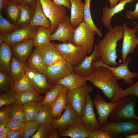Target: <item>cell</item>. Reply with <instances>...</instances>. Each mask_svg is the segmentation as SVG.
Returning <instances> with one entry per match:
<instances>
[{"mask_svg": "<svg viewBox=\"0 0 138 138\" xmlns=\"http://www.w3.org/2000/svg\"><path fill=\"white\" fill-rule=\"evenodd\" d=\"M7 1L6 0H0V10L1 12L3 8L4 5Z\"/></svg>", "mask_w": 138, "mask_h": 138, "instance_id": "6f0895ef", "label": "cell"}, {"mask_svg": "<svg viewBox=\"0 0 138 138\" xmlns=\"http://www.w3.org/2000/svg\"><path fill=\"white\" fill-rule=\"evenodd\" d=\"M5 122L11 130H24L26 125V122L13 120L10 118Z\"/></svg>", "mask_w": 138, "mask_h": 138, "instance_id": "bcb514c9", "label": "cell"}, {"mask_svg": "<svg viewBox=\"0 0 138 138\" xmlns=\"http://www.w3.org/2000/svg\"><path fill=\"white\" fill-rule=\"evenodd\" d=\"M53 119L50 106L42 105L35 120L41 124L51 123Z\"/></svg>", "mask_w": 138, "mask_h": 138, "instance_id": "d590c367", "label": "cell"}, {"mask_svg": "<svg viewBox=\"0 0 138 138\" xmlns=\"http://www.w3.org/2000/svg\"><path fill=\"white\" fill-rule=\"evenodd\" d=\"M23 107V105L16 103L10 105V118L15 120L26 122Z\"/></svg>", "mask_w": 138, "mask_h": 138, "instance_id": "f35d334b", "label": "cell"}, {"mask_svg": "<svg viewBox=\"0 0 138 138\" xmlns=\"http://www.w3.org/2000/svg\"><path fill=\"white\" fill-rule=\"evenodd\" d=\"M93 68L90 75L83 77L87 81L90 82L94 86L101 90L105 96L112 102L119 91L122 89L118 80L105 67L99 66Z\"/></svg>", "mask_w": 138, "mask_h": 138, "instance_id": "6da1fadb", "label": "cell"}, {"mask_svg": "<svg viewBox=\"0 0 138 138\" xmlns=\"http://www.w3.org/2000/svg\"><path fill=\"white\" fill-rule=\"evenodd\" d=\"M94 104L90 94L87 97V101L82 115L80 118L87 130L89 132L97 130L100 125L94 112Z\"/></svg>", "mask_w": 138, "mask_h": 138, "instance_id": "9a60e30c", "label": "cell"}, {"mask_svg": "<svg viewBox=\"0 0 138 138\" xmlns=\"http://www.w3.org/2000/svg\"><path fill=\"white\" fill-rule=\"evenodd\" d=\"M26 63L27 65L46 76L47 66L44 62L37 50L35 49L33 50Z\"/></svg>", "mask_w": 138, "mask_h": 138, "instance_id": "f546056e", "label": "cell"}, {"mask_svg": "<svg viewBox=\"0 0 138 138\" xmlns=\"http://www.w3.org/2000/svg\"><path fill=\"white\" fill-rule=\"evenodd\" d=\"M24 130H10L8 132L7 138H22Z\"/></svg>", "mask_w": 138, "mask_h": 138, "instance_id": "f907efd6", "label": "cell"}, {"mask_svg": "<svg viewBox=\"0 0 138 138\" xmlns=\"http://www.w3.org/2000/svg\"><path fill=\"white\" fill-rule=\"evenodd\" d=\"M131 60V57H129L127 59L125 63H122L118 66H114L105 64L98 60L93 63L92 66L94 67L102 66L107 68L112 72L118 80L122 79L124 83L131 86L134 84L133 78H138V72H132L128 68V65Z\"/></svg>", "mask_w": 138, "mask_h": 138, "instance_id": "9c48e42d", "label": "cell"}, {"mask_svg": "<svg viewBox=\"0 0 138 138\" xmlns=\"http://www.w3.org/2000/svg\"><path fill=\"white\" fill-rule=\"evenodd\" d=\"M71 5L70 21L71 26L76 29L83 22L85 3L82 0H70Z\"/></svg>", "mask_w": 138, "mask_h": 138, "instance_id": "603a6c76", "label": "cell"}, {"mask_svg": "<svg viewBox=\"0 0 138 138\" xmlns=\"http://www.w3.org/2000/svg\"><path fill=\"white\" fill-rule=\"evenodd\" d=\"M38 26L28 25L4 35V42L11 46L26 40L33 39Z\"/></svg>", "mask_w": 138, "mask_h": 138, "instance_id": "4fadbf2b", "label": "cell"}, {"mask_svg": "<svg viewBox=\"0 0 138 138\" xmlns=\"http://www.w3.org/2000/svg\"><path fill=\"white\" fill-rule=\"evenodd\" d=\"M138 97L128 95L121 97L116 102L117 105L109 117V121L135 119L138 120V116L135 112V106Z\"/></svg>", "mask_w": 138, "mask_h": 138, "instance_id": "3957f363", "label": "cell"}, {"mask_svg": "<svg viewBox=\"0 0 138 138\" xmlns=\"http://www.w3.org/2000/svg\"><path fill=\"white\" fill-rule=\"evenodd\" d=\"M20 6L21 10L20 17L15 24L23 27L30 23L34 15L35 7Z\"/></svg>", "mask_w": 138, "mask_h": 138, "instance_id": "d6a6232c", "label": "cell"}, {"mask_svg": "<svg viewBox=\"0 0 138 138\" xmlns=\"http://www.w3.org/2000/svg\"><path fill=\"white\" fill-rule=\"evenodd\" d=\"M130 95L138 97V80L130 87L124 90L122 89L119 91L112 102H116L121 97Z\"/></svg>", "mask_w": 138, "mask_h": 138, "instance_id": "ee69618b", "label": "cell"}, {"mask_svg": "<svg viewBox=\"0 0 138 138\" xmlns=\"http://www.w3.org/2000/svg\"><path fill=\"white\" fill-rule=\"evenodd\" d=\"M56 3L63 6L68 9H71V5L70 0H53Z\"/></svg>", "mask_w": 138, "mask_h": 138, "instance_id": "f5cc1de1", "label": "cell"}, {"mask_svg": "<svg viewBox=\"0 0 138 138\" xmlns=\"http://www.w3.org/2000/svg\"><path fill=\"white\" fill-rule=\"evenodd\" d=\"M65 111L59 118L54 119L51 123L58 132L63 131L80 118L70 105L67 103Z\"/></svg>", "mask_w": 138, "mask_h": 138, "instance_id": "ac0fdd59", "label": "cell"}, {"mask_svg": "<svg viewBox=\"0 0 138 138\" xmlns=\"http://www.w3.org/2000/svg\"><path fill=\"white\" fill-rule=\"evenodd\" d=\"M10 108L9 105L0 108V122H5L10 118Z\"/></svg>", "mask_w": 138, "mask_h": 138, "instance_id": "681fc988", "label": "cell"}, {"mask_svg": "<svg viewBox=\"0 0 138 138\" xmlns=\"http://www.w3.org/2000/svg\"><path fill=\"white\" fill-rule=\"evenodd\" d=\"M90 1L91 0H85L83 22L90 30L95 31L98 37L101 38L102 36V31L95 25L91 16L90 9Z\"/></svg>", "mask_w": 138, "mask_h": 138, "instance_id": "1f68e13d", "label": "cell"}, {"mask_svg": "<svg viewBox=\"0 0 138 138\" xmlns=\"http://www.w3.org/2000/svg\"><path fill=\"white\" fill-rule=\"evenodd\" d=\"M12 56L11 46L4 42L0 45V71L10 75Z\"/></svg>", "mask_w": 138, "mask_h": 138, "instance_id": "d4e9b609", "label": "cell"}, {"mask_svg": "<svg viewBox=\"0 0 138 138\" xmlns=\"http://www.w3.org/2000/svg\"><path fill=\"white\" fill-rule=\"evenodd\" d=\"M124 33L121 50L122 63L126 62L130 53L133 52L138 45V37L136 35V29H131L126 24L123 25Z\"/></svg>", "mask_w": 138, "mask_h": 138, "instance_id": "7c38bea8", "label": "cell"}, {"mask_svg": "<svg viewBox=\"0 0 138 138\" xmlns=\"http://www.w3.org/2000/svg\"><path fill=\"white\" fill-rule=\"evenodd\" d=\"M63 87L61 85L54 84L46 92L44 99L41 102L42 104L51 105L59 95Z\"/></svg>", "mask_w": 138, "mask_h": 138, "instance_id": "e575fe53", "label": "cell"}, {"mask_svg": "<svg viewBox=\"0 0 138 138\" xmlns=\"http://www.w3.org/2000/svg\"><path fill=\"white\" fill-rule=\"evenodd\" d=\"M96 34L83 22L75 29L72 43L76 46L81 47L88 55L90 54L93 49Z\"/></svg>", "mask_w": 138, "mask_h": 138, "instance_id": "ba28073f", "label": "cell"}, {"mask_svg": "<svg viewBox=\"0 0 138 138\" xmlns=\"http://www.w3.org/2000/svg\"><path fill=\"white\" fill-rule=\"evenodd\" d=\"M125 16L128 19H134L138 18V2L135 4V9L134 11H130L127 10L126 11Z\"/></svg>", "mask_w": 138, "mask_h": 138, "instance_id": "816d5d0a", "label": "cell"}, {"mask_svg": "<svg viewBox=\"0 0 138 138\" xmlns=\"http://www.w3.org/2000/svg\"><path fill=\"white\" fill-rule=\"evenodd\" d=\"M26 70L34 90L40 95L45 93L54 84L49 82L45 76L27 65Z\"/></svg>", "mask_w": 138, "mask_h": 138, "instance_id": "5bb4252c", "label": "cell"}, {"mask_svg": "<svg viewBox=\"0 0 138 138\" xmlns=\"http://www.w3.org/2000/svg\"><path fill=\"white\" fill-rule=\"evenodd\" d=\"M53 33L51 29L39 26L33 39L35 49L38 50L50 41Z\"/></svg>", "mask_w": 138, "mask_h": 138, "instance_id": "83f0119b", "label": "cell"}, {"mask_svg": "<svg viewBox=\"0 0 138 138\" xmlns=\"http://www.w3.org/2000/svg\"><path fill=\"white\" fill-rule=\"evenodd\" d=\"M60 137L88 138L89 132L86 129L80 118L74 122L65 130L58 132Z\"/></svg>", "mask_w": 138, "mask_h": 138, "instance_id": "ffe728a7", "label": "cell"}, {"mask_svg": "<svg viewBox=\"0 0 138 138\" xmlns=\"http://www.w3.org/2000/svg\"><path fill=\"white\" fill-rule=\"evenodd\" d=\"M60 138L57 130L54 128L53 130L50 138Z\"/></svg>", "mask_w": 138, "mask_h": 138, "instance_id": "11a10c76", "label": "cell"}, {"mask_svg": "<svg viewBox=\"0 0 138 138\" xmlns=\"http://www.w3.org/2000/svg\"><path fill=\"white\" fill-rule=\"evenodd\" d=\"M87 80L82 76L73 72L64 78L59 80L54 84H57L66 87L68 90H71L87 85Z\"/></svg>", "mask_w": 138, "mask_h": 138, "instance_id": "cb8c5ba5", "label": "cell"}, {"mask_svg": "<svg viewBox=\"0 0 138 138\" xmlns=\"http://www.w3.org/2000/svg\"><path fill=\"white\" fill-rule=\"evenodd\" d=\"M137 0H121L116 5L111 8L107 6H104L102 9L103 14L101 20L106 28L109 30L112 27L111 24L112 18L115 14L123 10L126 4Z\"/></svg>", "mask_w": 138, "mask_h": 138, "instance_id": "44dd1931", "label": "cell"}, {"mask_svg": "<svg viewBox=\"0 0 138 138\" xmlns=\"http://www.w3.org/2000/svg\"><path fill=\"white\" fill-rule=\"evenodd\" d=\"M67 90V88L63 86L59 95L50 105L54 119L59 118L62 111L65 109L67 104L66 94Z\"/></svg>", "mask_w": 138, "mask_h": 138, "instance_id": "4316f807", "label": "cell"}, {"mask_svg": "<svg viewBox=\"0 0 138 138\" xmlns=\"http://www.w3.org/2000/svg\"><path fill=\"white\" fill-rule=\"evenodd\" d=\"M75 30L71 25L70 18L67 16L51 34L50 41H58L63 43H72Z\"/></svg>", "mask_w": 138, "mask_h": 138, "instance_id": "e0dca14e", "label": "cell"}, {"mask_svg": "<svg viewBox=\"0 0 138 138\" xmlns=\"http://www.w3.org/2000/svg\"><path fill=\"white\" fill-rule=\"evenodd\" d=\"M133 28L136 29L138 30V23L136 24L134 26Z\"/></svg>", "mask_w": 138, "mask_h": 138, "instance_id": "6125c7cd", "label": "cell"}, {"mask_svg": "<svg viewBox=\"0 0 138 138\" xmlns=\"http://www.w3.org/2000/svg\"><path fill=\"white\" fill-rule=\"evenodd\" d=\"M93 101L97 111L98 120L100 126L106 124L109 122L110 115L116 106L117 102H107L99 94L95 96Z\"/></svg>", "mask_w": 138, "mask_h": 138, "instance_id": "30bf717a", "label": "cell"}, {"mask_svg": "<svg viewBox=\"0 0 138 138\" xmlns=\"http://www.w3.org/2000/svg\"><path fill=\"white\" fill-rule=\"evenodd\" d=\"M18 97V92L12 89L0 95V108L2 106L9 105L16 103Z\"/></svg>", "mask_w": 138, "mask_h": 138, "instance_id": "b9f144b4", "label": "cell"}, {"mask_svg": "<svg viewBox=\"0 0 138 138\" xmlns=\"http://www.w3.org/2000/svg\"><path fill=\"white\" fill-rule=\"evenodd\" d=\"M24 131L23 138H30L39 128L41 124L35 120L28 121L26 122Z\"/></svg>", "mask_w": 138, "mask_h": 138, "instance_id": "f6af8a7d", "label": "cell"}, {"mask_svg": "<svg viewBox=\"0 0 138 138\" xmlns=\"http://www.w3.org/2000/svg\"><path fill=\"white\" fill-rule=\"evenodd\" d=\"M74 67L64 60L47 66L46 76L48 82L54 84L73 72Z\"/></svg>", "mask_w": 138, "mask_h": 138, "instance_id": "8fae6325", "label": "cell"}, {"mask_svg": "<svg viewBox=\"0 0 138 138\" xmlns=\"http://www.w3.org/2000/svg\"><path fill=\"white\" fill-rule=\"evenodd\" d=\"M125 138H138V133L130 135L126 137Z\"/></svg>", "mask_w": 138, "mask_h": 138, "instance_id": "680465c9", "label": "cell"}, {"mask_svg": "<svg viewBox=\"0 0 138 138\" xmlns=\"http://www.w3.org/2000/svg\"><path fill=\"white\" fill-rule=\"evenodd\" d=\"M21 27L18 25L11 24L0 13V32L4 35L18 29Z\"/></svg>", "mask_w": 138, "mask_h": 138, "instance_id": "7bdbcfd3", "label": "cell"}, {"mask_svg": "<svg viewBox=\"0 0 138 138\" xmlns=\"http://www.w3.org/2000/svg\"><path fill=\"white\" fill-rule=\"evenodd\" d=\"M17 92L18 97L16 103L22 105L32 102H42L44 97L35 90Z\"/></svg>", "mask_w": 138, "mask_h": 138, "instance_id": "4dcf8cb0", "label": "cell"}, {"mask_svg": "<svg viewBox=\"0 0 138 138\" xmlns=\"http://www.w3.org/2000/svg\"><path fill=\"white\" fill-rule=\"evenodd\" d=\"M34 46L33 39H29L11 46L12 55L24 62H26Z\"/></svg>", "mask_w": 138, "mask_h": 138, "instance_id": "d6986e66", "label": "cell"}, {"mask_svg": "<svg viewBox=\"0 0 138 138\" xmlns=\"http://www.w3.org/2000/svg\"><path fill=\"white\" fill-rule=\"evenodd\" d=\"M27 63L18 59L12 55L10 63V76L14 82L22 78L26 73Z\"/></svg>", "mask_w": 138, "mask_h": 138, "instance_id": "f1b7e54d", "label": "cell"}, {"mask_svg": "<svg viewBox=\"0 0 138 138\" xmlns=\"http://www.w3.org/2000/svg\"><path fill=\"white\" fill-rule=\"evenodd\" d=\"M8 133L0 134V138H7Z\"/></svg>", "mask_w": 138, "mask_h": 138, "instance_id": "91938a15", "label": "cell"}, {"mask_svg": "<svg viewBox=\"0 0 138 138\" xmlns=\"http://www.w3.org/2000/svg\"><path fill=\"white\" fill-rule=\"evenodd\" d=\"M12 89L18 92L35 90L32 82L26 72L22 78L18 81L14 82Z\"/></svg>", "mask_w": 138, "mask_h": 138, "instance_id": "74e56055", "label": "cell"}, {"mask_svg": "<svg viewBox=\"0 0 138 138\" xmlns=\"http://www.w3.org/2000/svg\"><path fill=\"white\" fill-rule=\"evenodd\" d=\"M4 8L5 9L7 15L10 20L15 24L20 16L21 10L20 5L7 1Z\"/></svg>", "mask_w": 138, "mask_h": 138, "instance_id": "8d00e7d4", "label": "cell"}, {"mask_svg": "<svg viewBox=\"0 0 138 138\" xmlns=\"http://www.w3.org/2000/svg\"><path fill=\"white\" fill-rule=\"evenodd\" d=\"M7 1L20 6H25L30 7H35L37 0H6Z\"/></svg>", "mask_w": 138, "mask_h": 138, "instance_id": "c3c4849f", "label": "cell"}, {"mask_svg": "<svg viewBox=\"0 0 138 138\" xmlns=\"http://www.w3.org/2000/svg\"><path fill=\"white\" fill-rule=\"evenodd\" d=\"M88 138H112L107 132L99 129L89 132Z\"/></svg>", "mask_w": 138, "mask_h": 138, "instance_id": "7dc6e473", "label": "cell"}, {"mask_svg": "<svg viewBox=\"0 0 138 138\" xmlns=\"http://www.w3.org/2000/svg\"><path fill=\"white\" fill-rule=\"evenodd\" d=\"M93 90L92 87L88 84L71 90H68L66 94L67 103L69 104L80 118L84 109L87 95Z\"/></svg>", "mask_w": 138, "mask_h": 138, "instance_id": "8992f818", "label": "cell"}, {"mask_svg": "<svg viewBox=\"0 0 138 138\" xmlns=\"http://www.w3.org/2000/svg\"><path fill=\"white\" fill-rule=\"evenodd\" d=\"M123 33V26L112 27L99 42L97 47L100 56L99 60L103 63L111 66L118 65L117 43L122 40Z\"/></svg>", "mask_w": 138, "mask_h": 138, "instance_id": "7a4b0ae2", "label": "cell"}, {"mask_svg": "<svg viewBox=\"0 0 138 138\" xmlns=\"http://www.w3.org/2000/svg\"><path fill=\"white\" fill-rule=\"evenodd\" d=\"M10 130L5 122H0V134L8 133Z\"/></svg>", "mask_w": 138, "mask_h": 138, "instance_id": "db71d44e", "label": "cell"}, {"mask_svg": "<svg viewBox=\"0 0 138 138\" xmlns=\"http://www.w3.org/2000/svg\"><path fill=\"white\" fill-rule=\"evenodd\" d=\"M100 57L97 44H94L91 54L86 56L77 66L74 67L73 72L84 77L90 75L94 70L92 66L93 63L100 59Z\"/></svg>", "mask_w": 138, "mask_h": 138, "instance_id": "2e32d148", "label": "cell"}, {"mask_svg": "<svg viewBox=\"0 0 138 138\" xmlns=\"http://www.w3.org/2000/svg\"><path fill=\"white\" fill-rule=\"evenodd\" d=\"M54 128L51 122L41 124L36 133L30 138H50Z\"/></svg>", "mask_w": 138, "mask_h": 138, "instance_id": "60d3db41", "label": "cell"}, {"mask_svg": "<svg viewBox=\"0 0 138 138\" xmlns=\"http://www.w3.org/2000/svg\"><path fill=\"white\" fill-rule=\"evenodd\" d=\"M99 129L108 132L112 138H125L138 133V120L129 119L109 122Z\"/></svg>", "mask_w": 138, "mask_h": 138, "instance_id": "277c9868", "label": "cell"}, {"mask_svg": "<svg viewBox=\"0 0 138 138\" xmlns=\"http://www.w3.org/2000/svg\"><path fill=\"white\" fill-rule=\"evenodd\" d=\"M37 50L44 62L47 66L64 60L58 51L50 42Z\"/></svg>", "mask_w": 138, "mask_h": 138, "instance_id": "7402d4cb", "label": "cell"}, {"mask_svg": "<svg viewBox=\"0 0 138 138\" xmlns=\"http://www.w3.org/2000/svg\"><path fill=\"white\" fill-rule=\"evenodd\" d=\"M39 0L44 13L51 22V29L53 33L67 16L65 7L51 0Z\"/></svg>", "mask_w": 138, "mask_h": 138, "instance_id": "52a82bcc", "label": "cell"}, {"mask_svg": "<svg viewBox=\"0 0 138 138\" xmlns=\"http://www.w3.org/2000/svg\"><path fill=\"white\" fill-rule=\"evenodd\" d=\"M50 42L56 49L64 60L74 67L81 63L88 55L82 47L76 46L71 42Z\"/></svg>", "mask_w": 138, "mask_h": 138, "instance_id": "5b68a950", "label": "cell"}, {"mask_svg": "<svg viewBox=\"0 0 138 138\" xmlns=\"http://www.w3.org/2000/svg\"><path fill=\"white\" fill-rule=\"evenodd\" d=\"M42 105L41 102H32L23 105L24 112L27 121L35 120Z\"/></svg>", "mask_w": 138, "mask_h": 138, "instance_id": "836d02e7", "label": "cell"}, {"mask_svg": "<svg viewBox=\"0 0 138 138\" xmlns=\"http://www.w3.org/2000/svg\"><path fill=\"white\" fill-rule=\"evenodd\" d=\"M110 6V8H111L114 7L121 0H109Z\"/></svg>", "mask_w": 138, "mask_h": 138, "instance_id": "9f6ffc18", "label": "cell"}, {"mask_svg": "<svg viewBox=\"0 0 138 138\" xmlns=\"http://www.w3.org/2000/svg\"><path fill=\"white\" fill-rule=\"evenodd\" d=\"M14 81L10 76L0 71V94L7 92L12 89Z\"/></svg>", "mask_w": 138, "mask_h": 138, "instance_id": "ab89813d", "label": "cell"}, {"mask_svg": "<svg viewBox=\"0 0 138 138\" xmlns=\"http://www.w3.org/2000/svg\"><path fill=\"white\" fill-rule=\"evenodd\" d=\"M28 25L33 26H41L51 29V22L44 13L39 0H37L34 15Z\"/></svg>", "mask_w": 138, "mask_h": 138, "instance_id": "484cf974", "label": "cell"}, {"mask_svg": "<svg viewBox=\"0 0 138 138\" xmlns=\"http://www.w3.org/2000/svg\"><path fill=\"white\" fill-rule=\"evenodd\" d=\"M4 35L0 34V44H1L4 42Z\"/></svg>", "mask_w": 138, "mask_h": 138, "instance_id": "94428289", "label": "cell"}]
</instances>
